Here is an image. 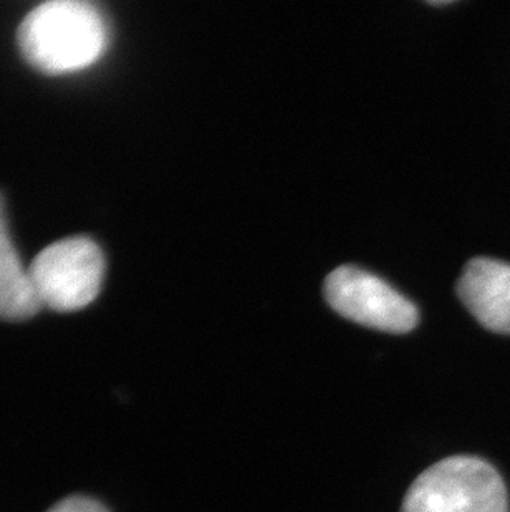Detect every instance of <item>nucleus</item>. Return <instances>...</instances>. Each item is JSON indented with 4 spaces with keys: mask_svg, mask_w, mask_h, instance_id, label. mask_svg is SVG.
I'll list each match as a JSON object with an SVG mask.
<instances>
[{
    "mask_svg": "<svg viewBox=\"0 0 510 512\" xmlns=\"http://www.w3.org/2000/svg\"><path fill=\"white\" fill-rule=\"evenodd\" d=\"M17 37L20 52L32 67L63 75L100 60L108 47V25L90 2L50 0L25 15Z\"/></svg>",
    "mask_w": 510,
    "mask_h": 512,
    "instance_id": "obj_1",
    "label": "nucleus"
},
{
    "mask_svg": "<svg viewBox=\"0 0 510 512\" xmlns=\"http://www.w3.org/2000/svg\"><path fill=\"white\" fill-rule=\"evenodd\" d=\"M506 484L491 464L454 456L426 469L406 494L403 512H507Z\"/></svg>",
    "mask_w": 510,
    "mask_h": 512,
    "instance_id": "obj_2",
    "label": "nucleus"
},
{
    "mask_svg": "<svg viewBox=\"0 0 510 512\" xmlns=\"http://www.w3.org/2000/svg\"><path fill=\"white\" fill-rule=\"evenodd\" d=\"M29 276L42 307L75 312L92 304L100 294L105 256L90 237H67L35 257Z\"/></svg>",
    "mask_w": 510,
    "mask_h": 512,
    "instance_id": "obj_3",
    "label": "nucleus"
},
{
    "mask_svg": "<svg viewBox=\"0 0 510 512\" xmlns=\"http://www.w3.org/2000/svg\"><path fill=\"white\" fill-rule=\"evenodd\" d=\"M325 297L345 319L381 332L406 334L419 322L418 309L411 300L358 267L335 269L325 281Z\"/></svg>",
    "mask_w": 510,
    "mask_h": 512,
    "instance_id": "obj_4",
    "label": "nucleus"
},
{
    "mask_svg": "<svg viewBox=\"0 0 510 512\" xmlns=\"http://www.w3.org/2000/svg\"><path fill=\"white\" fill-rule=\"evenodd\" d=\"M462 304L486 329L510 335V266L477 257L462 272L458 284Z\"/></svg>",
    "mask_w": 510,
    "mask_h": 512,
    "instance_id": "obj_5",
    "label": "nucleus"
},
{
    "mask_svg": "<svg viewBox=\"0 0 510 512\" xmlns=\"http://www.w3.org/2000/svg\"><path fill=\"white\" fill-rule=\"evenodd\" d=\"M42 309L30 281L29 267L20 261L10 237L4 199L0 196V319L25 320Z\"/></svg>",
    "mask_w": 510,
    "mask_h": 512,
    "instance_id": "obj_6",
    "label": "nucleus"
},
{
    "mask_svg": "<svg viewBox=\"0 0 510 512\" xmlns=\"http://www.w3.org/2000/svg\"><path fill=\"white\" fill-rule=\"evenodd\" d=\"M49 512H108L103 508L102 504L95 499L83 498V496H75L68 498L57 506H53Z\"/></svg>",
    "mask_w": 510,
    "mask_h": 512,
    "instance_id": "obj_7",
    "label": "nucleus"
}]
</instances>
